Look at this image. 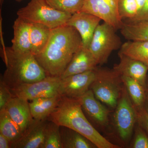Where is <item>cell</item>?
Listing matches in <instances>:
<instances>
[{
    "label": "cell",
    "instance_id": "4",
    "mask_svg": "<svg viewBox=\"0 0 148 148\" xmlns=\"http://www.w3.org/2000/svg\"><path fill=\"white\" fill-rule=\"evenodd\" d=\"M16 14L29 23L43 24L51 29L66 25L72 15L51 7L46 0H31Z\"/></svg>",
    "mask_w": 148,
    "mask_h": 148
},
{
    "label": "cell",
    "instance_id": "10",
    "mask_svg": "<svg viewBox=\"0 0 148 148\" xmlns=\"http://www.w3.org/2000/svg\"><path fill=\"white\" fill-rule=\"evenodd\" d=\"M95 69L61 78L59 89L60 95L73 98L82 96L90 89L95 79Z\"/></svg>",
    "mask_w": 148,
    "mask_h": 148
},
{
    "label": "cell",
    "instance_id": "5",
    "mask_svg": "<svg viewBox=\"0 0 148 148\" xmlns=\"http://www.w3.org/2000/svg\"><path fill=\"white\" fill-rule=\"evenodd\" d=\"M95 71V79L90 89L98 100L115 108L123 86L121 75L114 69L97 67Z\"/></svg>",
    "mask_w": 148,
    "mask_h": 148
},
{
    "label": "cell",
    "instance_id": "16",
    "mask_svg": "<svg viewBox=\"0 0 148 148\" xmlns=\"http://www.w3.org/2000/svg\"><path fill=\"white\" fill-rule=\"evenodd\" d=\"M5 109L11 118L18 125L23 134L34 120L28 101L14 96Z\"/></svg>",
    "mask_w": 148,
    "mask_h": 148
},
{
    "label": "cell",
    "instance_id": "2",
    "mask_svg": "<svg viewBox=\"0 0 148 148\" xmlns=\"http://www.w3.org/2000/svg\"><path fill=\"white\" fill-rule=\"evenodd\" d=\"M60 127H68L84 136L98 148H119L101 135L86 118L77 98L62 96L55 110L48 117Z\"/></svg>",
    "mask_w": 148,
    "mask_h": 148
},
{
    "label": "cell",
    "instance_id": "30",
    "mask_svg": "<svg viewBox=\"0 0 148 148\" xmlns=\"http://www.w3.org/2000/svg\"><path fill=\"white\" fill-rule=\"evenodd\" d=\"M14 97L9 87L1 79L0 82V110L5 108Z\"/></svg>",
    "mask_w": 148,
    "mask_h": 148
},
{
    "label": "cell",
    "instance_id": "15",
    "mask_svg": "<svg viewBox=\"0 0 148 148\" xmlns=\"http://www.w3.org/2000/svg\"><path fill=\"white\" fill-rule=\"evenodd\" d=\"M98 63L89 49L82 47L75 53L61 78L95 70Z\"/></svg>",
    "mask_w": 148,
    "mask_h": 148
},
{
    "label": "cell",
    "instance_id": "31",
    "mask_svg": "<svg viewBox=\"0 0 148 148\" xmlns=\"http://www.w3.org/2000/svg\"><path fill=\"white\" fill-rule=\"evenodd\" d=\"M148 20V0H146L142 10L133 20L130 21H137Z\"/></svg>",
    "mask_w": 148,
    "mask_h": 148
},
{
    "label": "cell",
    "instance_id": "12",
    "mask_svg": "<svg viewBox=\"0 0 148 148\" xmlns=\"http://www.w3.org/2000/svg\"><path fill=\"white\" fill-rule=\"evenodd\" d=\"M77 99L80 103L84 112L92 121L101 127H108L110 111L95 98L91 89Z\"/></svg>",
    "mask_w": 148,
    "mask_h": 148
},
{
    "label": "cell",
    "instance_id": "24",
    "mask_svg": "<svg viewBox=\"0 0 148 148\" xmlns=\"http://www.w3.org/2000/svg\"><path fill=\"white\" fill-rule=\"evenodd\" d=\"M0 133L7 138L11 144L18 140L22 135L19 126L5 109L0 110Z\"/></svg>",
    "mask_w": 148,
    "mask_h": 148
},
{
    "label": "cell",
    "instance_id": "21",
    "mask_svg": "<svg viewBox=\"0 0 148 148\" xmlns=\"http://www.w3.org/2000/svg\"><path fill=\"white\" fill-rule=\"evenodd\" d=\"M119 52L142 62L148 68V42L128 41L122 45Z\"/></svg>",
    "mask_w": 148,
    "mask_h": 148
},
{
    "label": "cell",
    "instance_id": "35",
    "mask_svg": "<svg viewBox=\"0 0 148 148\" xmlns=\"http://www.w3.org/2000/svg\"><path fill=\"white\" fill-rule=\"evenodd\" d=\"M22 0H16V1L17 2H20Z\"/></svg>",
    "mask_w": 148,
    "mask_h": 148
},
{
    "label": "cell",
    "instance_id": "11",
    "mask_svg": "<svg viewBox=\"0 0 148 148\" xmlns=\"http://www.w3.org/2000/svg\"><path fill=\"white\" fill-rule=\"evenodd\" d=\"M101 20L91 14L80 11L72 14L66 25L76 29L81 37L83 47L89 49L93 34Z\"/></svg>",
    "mask_w": 148,
    "mask_h": 148
},
{
    "label": "cell",
    "instance_id": "7",
    "mask_svg": "<svg viewBox=\"0 0 148 148\" xmlns=\"http://www.w3.org/2000/svg\"><path fill=\"white\" fill-rule=\"evenodd\" d=\"M115 127L123 142L130 140L137 123L136 110L123 85L114 114Z\"/></svg>",
    "mask_w": 148,
    "mask_h": 148
},
{
    "label": "cell",
    "instance_id": "6",
    "mask_svg": "<svg viewBox=\"0 0 148 148\" xmlns=\"http://www.w3.org/2000/svg\"><path fill=\"white\" fill-rule=\"evenodd\" d=\"M112 26L104 22L95 29L89 49L98 65L106 63L114 51L121 47L122 43Z\"/></svg>",
    "mask_w": 148,
    "mask_h": 148
},
{
    "label": "cell",
    "instance_id": "14",
    "mask_svg": "<svg viewBox=\"0 0 148 148\" xmlns=\"http://www.w3.org/2000/svg\"><path fill=\"white\" fill-rule=\"evenodd\" d=\"M119 62L113 69L121 75L130 77L140 83L145 88L148 68L140 61L119 52Z\"/></svg>",
    "mask_w": 148,
    "mask_h": 148
},
{
    "label": "cell",
    "instance_id": "17",
    "mask_svg": "<svg viewBox=\"0 0 148 148\" xmlns=\"http://www.w3.org/2000/svg\"><path fill=\"white\" fill-rule=\"evenodd\" d=\"M30 23L17 17L13 26L14 36L12 40L13 50L20 52H31L30 39Z\"/></svg>",
    "mask_w": 148,
    "mask_h": 148
},
{
    "label": "cell",
    "instance_id": "3",
    "mask_svg": "<svg viewBox=\"0 0 148 148\" xmlns=\"http://www.w3.org/2000/svg\"><path fill=\"white\" fill-rule=\"evenodd\" d=\"M1 56L6 67L1 79L9 88L36 82L47 76L32 52H18L2 45Z\"/></svg>",
    "mask_w": 148,
    "mask_h": 148
},
{
    "label": "cell",
    "instance_id": "13",
    "mask_svg": "<svg viewBox=\"0 0 148 148\" xmlns=\"http://www.w3.org/2000/svg\"><path fill=\"white\" fill-rule=\"evenodd\" d=\"M46 120L34 119L21 138L12 143V148H42L45 141Z\"/></svg>",
    "mask_w": 148,
    "mask_h": 148
},
{
    "label": "cell",
    "instance_id": "1",
    "mask_svg": "<svg viewBox=\"0 0 148 148\" xmlns=\"http://www.w3.org/2000/svg\"><path fill=\"white\" fill-rule=\"evenodd\" d=\"M83 47L79 32L65 25L51 29L46 46L35 56L47 76L61 77L73 56Z\"/></svg>",
    "mask_w": 148,
    "mask_h": 148
},
{
    "label": "cell",
    "instance_id": "27",
    "mask_svg": "<svg viewBox=\"0 0 148 148\" xmlns=\"http://www.w3.org/2000/svg\"><path fill=\"white\" fill-rule=\"evenodd\" d=\"M118 10L122 19L127 18L132 21L138 13V7L135 0H119Z\"/></svg>",
    "mask_w": 148,
    "mask_h": 148
},
{
    "label": "cell",
    "instance_id": "22",
    "mask_svg": "<svg viewBox=\"0 0 148 148\" xmlns=\"http://www.w3.org/2000/svg\"><path fill=\"white\" fill-rule=\"evenodd\" d=\"M61 131L63 148H96V146L84 136L68 127Z\"/></svg>",
    "mask_w": 148,
    "mask_h": 148
},
{
    "label": "cell",
    "instance_id": "26",
    "mask_svg": "<svg viewBox=\"0 0 148 148\" xmlns=\"http://www.w3.org/2000/svg\"><path fill=\"white\" fill-rule=\"evenodd\" d=\"M46 1L53 8L73 14L81 11L85 0H46Z\"/></svg>",
    "mask_w": 148,
    "mask_h": 148
},
{
    "label": "cell",
    "instance_id": "8",
    "mask_svg": "<svg viewBox=\"0 0 148 148\" xmlns=\"http://www.w3.org/2000/svg\"><path fill=\"white\" fill-rule=\"evenodd\" d=\"M61 80L60 77L47 76L36 82L19 85L10 89L13 96L28 101L38 98L54 97L61 95L59 89Z\"/></svg>",
    "mask_w": 148,
    "mask_h": 148
},
{
    "label": "cell",
    "instance_id": "28",
    "mask_svg": "<svg viewBox=\"0 0 148 148\" xmlns=\"http://www.w3.org/2000/svg\"><path fill=\"white\" fill-rule=\"evenodd\" d=\"M132 148H148V135L143 127L136 123Z\"/></svg>",
    "mask_w": 148,
    "mask_h": 148
},
{
    "label": "cell",
    "instance_id": "20",
    "mask_svg": "<svg viewBox=\"0 0 148 148\" xmlns=\"http://www.w3.org/2000/svg\"><path fill=\"white\" fill-rule=\"evenodd\" d=\"M121 34L130 41L148 42V20L123 23Z\"/></svg>",
    "mask_w": 148,
    "mask_h": 148
},
{
    "label": "cell",
    "instance_id": "29",
    "mask_svg": "<svg viewBox=\"0 0 148 148\" xmlns=\"http://www.w3.org/2000/svg\"><path fill=\"white\" fill-rule=\"evenodd\" d=\"M137 123L143 127L148 135V101L140 108H135Z\"/></svg>",
    "mask_w": 148,
    "mask_h": 148
},
{
    "label": "cell",
    "instance_id": "34",
    "mask_svg": "<svg viewBox=\"0 0 148 148\" xmlns=\"http://www.w3.org/2000/svg\"><path fill=\"white\" fill-rule=\"evenodd\" d=\"M145 89L146 98H147V100L148 101V77H147V78L146 87Z\"/></svg>",
    "mask_w": 148,
    "mask_h": 148
},
{
    "label": "cell",
    "instance_id": "18",
    "mask_svg": "<svg viewBox=\"0 0 148 148\" xmlns=\"http://www.w3.org/2000/svg\"><path fill=\"white\" fill-rule=\"evenodd\" d=\"M61 95L34 99L29 103L33 119L38 120H47L55 110L61 101Z\"/></svg>",
    "mask_w": 148,
    "mask_h": 148
},
{
    "label": "cell",
    "instance_id": "33",
    "mask_svg": "<svg viewBox=\"0 0 148 148\" xmlns=\"http://www.w3.org/2000/svg\"><path fill=\"white\" fill-rule=\"evenodd\" d=\"M135 1H136L138 7V14L140 12V11L142 10L143 7L145 5L146 0H135Z\"/></svg>",
    "mask_w": 148,
    "mask_h": 148
},
{
    "label": "cell",
    "instance_id": "23",
    "mask_svg": "<svg viewBox=\"0 0 148 148\" xmlns=\"http://www.w3.org/2000/svg\"><path fill=\"white\" fill-rule=\"evenodd\" d=\"M121 79L134 107L138 108L143 106L147 101L145 88L130 77L121 75Z\"/></svg>",
    "mask_w": 148,
    "mask_h": 148
},
{
    "label": "cell",
    "instance_id": "19",
    "mask_svg": "<svg viewBox=\"0 0 148 148\" xmlns=\"http://www.w3.org/2000/svg\"><path fill=\"white\" fill-rule=\"evenodd\" d=\"M51 32V29L45 25L30 23L31 52L35 56L40 54L46 46Z\"/></svg>",
    "mask_w": 148,
    "mask_h": 148
},
{
    "label": "cell",
    "instance_id": "9",
    "mask_svg": "<svg viewBox=\"0 0 148 148\" xmlns=\"http://www.w3.org/2000/svg\"><path fill=\"white\" fill-rule=\"evenodd\" d=\"M119 0H85L81 11L98 16L116 30L121 28L123 22L118 10Z\"/></svg>",
    "mask_w": 148,
    "mask_h": 148
},
{
    "label": "cell",
    "instance_id": "32",
    "mask_svg": "<svg viewBox=\"0 0 148 148\" xmlns=\"http://www.w3.org/2000/svg\"><path fill=\"white\" fill-rule=\"evenodd\" d=\"M11 143L7 138L0 133V148H10Z\"/></svg>",
    "mask_w": 148,
    "mask_h": 148
},
{
    "label": "cell",
    "instance_id": "25",
    "mask_svg": "<svg viewBox=\"0 0 148 148\" xmlns=\"http://www.w3.org/2000/svg\"><path fill=\"white\" fill-rule=\"evenodd\" d=\"M49 121L47 123L42 148H63L60 126L53 122Z\"/></svg>",
    "mask_w": 148,
    "mask_h": 148
}]
</instances>
